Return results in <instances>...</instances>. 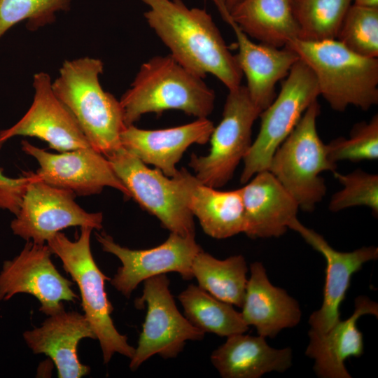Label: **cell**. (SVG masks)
<instances>
[{"instance_id":"obj_1","label":"cell","mask_w":378,"mask_h":378,"mask_svg":"<svg viewBox=\"0 0 378 378\" xmlns=\"http://www.w3.org/2000/svg\"><path fill=\"white\" fill-rule=\"evenodd\" d=\"M144 15L170 55L196 76L211 74L228 90L241 85L243 74L212 17L204 8L181 0H141Z\"/></svg>"},{"instance_id":"obj_2","label":"cell","mask_w":378,"mask_h":378,"mask_svg":"<svg viewBox=\"0 0 378 378\" xmlns=\"http://www.w3.org/2000/svg\"><path fill=\"white\" fill-rule=\"evenodd\" d=\"M102 60L89 57L66 60L52 88L71 112L92 148L107 156L120 148L126 125L120 100L99 82Z\"/></svg>"},{"instance_id":"obj_3","label":"cell","mask_w":378,"mask_h":378,"mask_svg":"<svg viewBox=\"0 0 378 378\" xmlns=\"http://www.w3.org/2000/svg\"><path fill=\"white\" fill-rule=\"evenodd\" d=\"M203 79L169 54L149 59L120 99L125 125H134L144 114L168 110L207 118L214 110L215 93Z\"/></svg>"},{"instance_id":"obj_4","label":"cell","mask_w":378,"mask_h":378,"mask_svg":"<svg viewBox=\"0 0 378 378\" xmlns=\"http://www.w3.org/2000/svg\"><path fill=\"white\" fill-rule=\"evenodd\" d=\"M286 47L314 74L319 94L335 111L354 106L367 111L378 103V58L361 56L337 39H295Z\"/></svg>"},{"instance_id":"obj_5","label":"cell","mask_w":378,"mask_h":378,"mask_svg":"<svg viewBox=\"0 0 378 378\" xmlns=\"http://www.w3.org/2000/svg\"><path fill=\"white\" fill-rule=\"evenodd\" d=\"M80 228L74 241L59 232L47 244L78 286L84 315L99 342L104 363H109L115 353L131 359L135 348L128 343L126 335L118 331L111 316L113 307L105 290V282L111 278L101 271L91 252L90 235L93 229Z\"/></svg>"},{"instance_id":"obj_6","label":"cell","mask_w":378,"mask_h":378,"mask_svg":"<svg viewBox=\"0 0 378 378\" xmlns=\"http://www.w3.org/2000/svg\"><path fill=\"white\" fill-rule=\"evenodd\" d=\"M320 105L316 100L276 150L268 169L299 208L307 212L312 211L326 195V186L321 173L335 172L337 169L317 132Z\"/></svg>"},{"instance_id":"obj_7","label":"cell","mask_w":378,"mask_h":378,"mask_svg":"<svg viewBox=\"0 0 378 378\" xmlns=\"http://www.w3.org/2000/svg\"><path fill=\"white\" fill-rule=\"evenodd\" d=\"M319 95L314 74L299 59L284 78L278 95L259 115V133L243 159L241 183H246L257 173L268 170L276 150Z\"/></svg>"},{"instance_id":"obj_8","label":"cell","mask_w":378,"mask_h":378,"mask_svg":"<svg viewBox=\"0 0 378 378\" xmlns=\"http://www.w3.org/2000/svg\"><path fill=\"white\" fill-rule=\"evenodd\" d=\"M223 117L210 136L206 155L192 154L189 166L203 183L218 188L225 186L251 145L252 127L260 111L251 100L246 86L228 90Z\"/></svg>"},{"instance_id":"obj_9","label":"cell","mask_w":378,"mask_h":378,"mask_svg":"<svg viewBox=\"0 0 378 378\" xmlns=\"http://www.w3.org/2000/svg\"><path fill=\"white\" fill-rule=\"evenodd\" d=\"M142 295L135 301L137 308L147 312L130 368L137 370L153 355L164 359L176 358L188 340H202L204 332L194 326L176 307L166 274L146 279Z\"/></svg>"},{"instance_id":"obj_10","label":"cell","mask_w":378,"mask_h":378,"mask_svg":"<svg viewBox=\"0 0 378 378\" xmlns=\"http://www.w3.org/2000/svg\"><path fill=\"white\" fill-rule=\"evenodd\" d=\"M71 190L49 185L31 172L20 206L10 228L15 235L36 244H46L69 227L101 230L102 212H88L74 200Z\"/></svg>"},{"instance_id":"obj_11","label":"cell","mask_w":378,"mask_h":378,"mask_svg":"<svg viewBox=\"0 0 378 378\" xmlns=\"http://www.w3.org/2000/svg\"><path fill=\"white\" fill-rule=\"evenodd\" d=\"M106 157L130 197L155 216L164 228L183 237L195 236L193 216L172 178L148 167L122 147Z\"/></svg>"},{"instance_id":"obj_12","label":"cell","mask_w":378,"mask_h":378,"mask_svg":"<svg viewBox=\"0 0 378 378\" xmlns=\"http://www.w3.org/2000/svg\"><path fill=\"white\" fill-rule=\"evenodd\" d=\"M48 245L27 241L21 252L4 262L0 271V301L18 293L36 298L39 311L50 316L64 308L63 301L76 302L80 298L74 282L63 276L51 260Z\"/></svg>"},{"instance_id":"obj_13","label":"cell","mask_w":378,"mask_h":378,"mask_svg":"<svg viewBox=\"0 0 378 378\" xmlns=\"http://www.w3.org/2000/svg\"><path fill=\"white\" fill-rule=\"evenodd\" d=\"M96 238L104 252L120 260L122 265L110 282L127 298L141 282L162 274L174 272L184 280H191L192 261L202 250L195 236L183 237L173 232L162 244L143 250L122 246L105 232L96 233Z\"/></svg>"},{"instance_id":"obj_14","label":"cell","mask_w":378,"mask_h":378,"mask_svg":"<svg viewBox=\"0 0 378 378\" xmlns=\"http://www.w3.org/2000/svg\"><path fill=\"white\" fill-rule=\"evenodd\" d=\"M21 145L22 150L39 165L36 178L49 185L80 196L97 195L105 187H111L130 197L106 157L92 147L52 153L26 140Z\"/></svg>"},{"instance_id":"obj_15","label":"cell","mask_w":378,"mask_h":378,"mask_svg":"<svg viewBox=\"0 0 378 378\" xmlns=\"http://www.w3.org/2000/svg\"><path fill=\"white\" fill-rule=\"evenodd\" d=\"M33 102L23 117L0 131V148L17 136L36 137L59 153L91 147L76 120L54 93L49 74L34 76Z\"/></svg>"},{"instance_id":"obj_16","label":"cell","mask_w":378,"mask_h":378,"mask_svg":"<svg viewBox=\"0 0 378 378\" xmlns=\"http://www.w3.org/2000/svg\"><path fill=\"white\" fill-rule=\"evenodd\" d=\"M290 229L321 253L326 261V277L323 300L321 308L309 317L311 330L323 333L340 320V305L350 284L352 274L360 270L363 265L378 257V248L363 246L351 252H341L331 247L326 239L314 230L295 220Z\"/></svg>"},{"instance_id":"obj_17","label":"cell","mask_w":378,"mask_h":378,"mask_svg":"<svg viewBox=\"0 0 378 378\" xmlns=\"http://www.w3.org/2000/svg\"><path fill=\"white\" fill-rule=\"evenodd\" d=\"M207 118H197L183 125L159 130L126 126L120 134L121 146L146 164H152L165 176L173 177L176 166L192 144L208 142L214 130Z\"/></svg>"},{"instance_id":"obj_18","label":"cell","mask_w":378,"mask_h":378,"mask_svg":"<svg viewBox=\"0 0 378 378\" xmlns=\"http://www.w3.org/2000/svg\"><path fill=\"white\" fill-rule=\"evenodd\" d=\"M171 178L205 234L220 239L244 232V210L239 188L219 190L203 183L186 168L178 170Z\"/></svg>"},{"instance_id":"obj_19","label":"cell","mask_w":378,"mask_h":378,"mask_svg":"<svg viewBox=\"0 0 378 378\" xmlns=\"http://www.w3.org/2000/svg\"><path fill=\"white\" fill-rule=\"evenodd\" d=\"M48 316L40 327L24 332L28 347L35 354L48 356L59 378H80L89 374L90 368L79 360L77 351L81 340H96L85 315L62 308Z\"/></svg>"},{"instance_id":"obj_20","label":"cell","mask_w":378,"mask_h":378,"mask_svg":"<svg viewBox=\"0 0 378 378\" xmlns=\"http://www.w3.org/2000/svg\"><path fill=\"white\" fill-rule=\"evenodd\" d=\"M253 176L239 188L244 210V233L252 239L280 237L298 219L299 206L269 170Z\"/></svg>"},{"instance_id":"obj_21","label":"cell","mask_w":378,"mask_h":378,"mask_svg":"<svg viewBox=\"0 0 378 378\" xmlns=\"http://www.w3.org/2000/svg\"><path fill=\"white\" fill-rule=\"evenodd\" d=\"M365 314L377 317L378 304L365 296L357 297L352 315L340 319L327 332L309 330V342L305 354L314 360V370L321 378H351L344 360L363 354V335L357 328L358 318Z\"/></svg>"},{"instance_id":"obj_22","label":"cell","mask_w":378,"mask_h":378,"mask_svg":"<svg viewBox=\"0 0 378 378\" xmlns=\"http://www.w3.org/2000/svg\"><path fill=\"white\" fill-rule=\"evenodd\" d=\"M228 24L237 38L238 53L235 57L246 77L248 96L262 112L275 98L276 83L288 75L300 58L287 47L253 42L232 20Z\"/></svg>"},{"instance_id":"obj_23","label":"cell","mask_w":378,"mask_h":378,"mask_svg":"<svg viewBox=\"0 0 378 378\" xmlns=\"http://www.w3.org/2000/svg\"><path fill=\"white\" fill-rule=\"evenodd\" d=\"M250 270L241 312L245 323L264 337H274L284 328L298 325L301 318L298 302L270 283L261 262L251 264Z\"/></svg>"},{"instance_id":"obj_24","label":"cell","mask_w":378,"mask_h":378,"mask_svg":"<svg viewBox=\"0 0 378 378\" xmlns=\"http://www.w3.org/2000/svg\"><path fill=\"white\" fill-rule=\"evenodd\" d=\"M235 334L211 354L223 378H258L272 371L284 372L292 365V350L274 349L264 337Z\"/></svg>"},{"instance_id":"obj_25","label":"cell","mask_w":378,"mask_h":378,"mask_svg":"<svg viewBox=\"0 0 378 378\" xmlns=\"http://www.w3.org/2000/svg\"><path fill=\"white\" fill-rule=\"evenodd\" d=\"M232 20L250 38L276 48L298 38L293 0H242Z\"/></svg>"},{"instance_id":"obj_26","label":"cell","mask_w":378,"mask_h":378,"mask_svg":"<svg viewBox=\"0 0 378 378\" xmlns=\"http://www.w3.org/2000/svg\"><path fill=\"white\" fill-rule=\"evenodd\" d=\"M248 267L244 256L218 260L202 249L195 255L192 273L198 286L216 298L242 307L247 284Z\"/></svg>"},{"instance_id":"obj_27","label":"cell","mask_w":378,"mask_h":378,"mask_svg":"<svg viewBox=\"0 0 378 378\" xmlns=\"http://www.w3.org/2000/svg\"><path fill=\"white\" fill-rule=\"evenodd\" d=\"M178 299L186 318L204 333L227 337L248 330L241 313L232 304L216 298L199 286L190 284Z\"/></svg>"},{"instance_id":"obj_28","label":"cell","mask_w":378,"mask_h":378,"mask_svg":"<svg viewBox=\"0 0 378 378\" xmlns=\"http://www.w3.org/2000/svg\"><path fill=\"white\" fill-rule=\"evenodd\" d=\"M353 0H293L298 38L306 41L336 39Z\"/></svg>"},{"instance_id":"obj_29","label":"cell","mask_w":378,"mask_h":378,"mask_svg":"<svg viewBox=\"0 0 378 378\" xmlns=\"http://www.w3.org/2000/svg\"><path fill=\"white\" fill-rule=\"evenodd\" d=\"M336 39L358 55L378 58V7L352 4Z\"/></svg>"},{"instance_id":"obj_30","label":"cell","mask_w":378,"mask_h":378,"mask_svg":"<svg viewBox=\"0 0 378 378\" xmlns=\"http://www.w3.org/2000/svg\"><path fill=\"white\" fill-rule=\"evenodd\" d=\"M71 0H0V38L13 26L27 20L35 31L52 23L56 13L70 8Z\"/></svg>"},{"instance_id":"obj_31","label":"cell","mask_w":378,"mask_h":378,"mask_svg":"<svg viewBox=\"0 0 378 378\" xmlns=\"http://www.w3.org/2000/svg\"><path fill=\"white\" fill-rule=\"evenodd\" d=\"M328 158L332 162L349 160L360 162L378 158V115L369 122H361L354 126L349 137H340L326 144Z\"/></svg>"},{"instance_id":"obj_32","label":"cell","mask_w":378,"mask_h":378,"mask_svg":"<svg viewBox=\"0 0 378 378\" xmlns=\"http://www.w3.org/2000/svg\"><path fill=\"white\" fill-rule=\"evenodd\" d=\"M343 188L335 193L329 209L337 212L352 206H365L378 214V176L356 169L347 174L333 172Z\"/></svg>"},{"instance_id":"obj_33","label":"cell","mask_w":378,"mask_h":378,"mask_svg":"<svg viewBox=\"0 0 378 378\" xmlns=\"http://www.w3.org/2000/svg\"><path fill=\"white\" fill-rule=\"evenodd\" d=\"M31 178V172L23 176L10 178L0 170V209L7 210L15 216L18 214L27 184Z\"/></svg>"},{"instance_id":"obj_34","label":"cell","mask_w":378,"mask_h":378,"mask_svg":"<svg viewBox=\"0 0 378 378\" xmlns=\"http://www.w3.org/2000/svg\"><path fill=\"white\" fill-rule=\"evenodd\" d=\"M217 7L223 20L227 24L231 21L230 12L227 10L223 0H212Z\"/></svg>"},{"instance_id":"obj_35","label":"cell","mask_w":378,"mask_h":378,"mask_svg":"<svg viewBox=\"0 0 378 378\" xmlns=\"http://www.w3.org/2000/svg\"><path fill=\"white\" fill-rule=\"evenodd\" d=\"M353 4L364 6L378 7V0H353Z\"/></svg>"},{"instance_id":"obj_36","label":"cell","mask_w":378,"mask_h":378,"mask_svg":"<svg viewBox=\"0 0 378 378\" xmlns=\"http://www.w3.org/2000/svg\"><path fill=\"white\" fill-rule=\"evenodd\" d=\"M225 4V6L227 10L231 12V10L239 4L242 0H223Z\"/></svg>"}]
</instances>
